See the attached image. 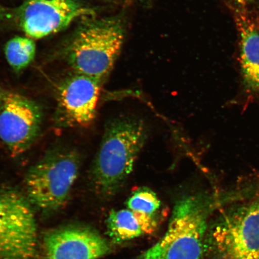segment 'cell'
Returning <instances> with one entry per match:
<instances>
[{
    "mask_svg": "<svg viewBox=\"0 0 259 259\" xmlns=\"http://www.w3.org/2000/svg\"><path fill=\"white\" fill-rule=\"evenodd\" d=\"M210 206L202 195L178 200L166 234L137 259L201 258Z\"/></svg>",
    "mask_w": 259,
    "mask_h": 259,
    "instance_id": "obj_2",
    "label": "cell"
},
{
    "mask_svg": "<svg viewBox=\"0 0 259 259\" xmlns=\"http://www.w3.org/2000/svg\"><path fill=\"white\" fill-rule=\"evenodd\" d=\"M251 197L223 216L211 232L218 259H259V174Z\"/></svg>",
    "mask_w": 259,
    "mask_h": 259,
    "instance_id": "obj_5",
    "label": "cell"
},
{
    "mask_svg": "<svg viewBox=\"0 0 259 259\" xmlns=\"http://www.w3.org/2000/svg\"><path fill=\"white\" fill-rule=\"evenodd\" d=\"M36 47L30 37H15L5 47L6 59L16 71L27 67L34 60Z\"/></svg>",
    "mask_w": 259,
    "mask_h": 259,
    "instance_id": "obj_13",
    "label": "cell"
},
{
    "mask_svg": "<svg viewBox=\"0 0 259 259\" xmlns=\"http://www.w3.org/2000/svg\"><path fill=\"white\" fill-rule=\"evenodd\" d=\"M91 14L92 11L74 0H27L19 8L18 19L28 37L41 38Z\"/></svg>",
    "mask_w": 259,
    "mask_h": 259,
    "instance_id": "obj_9",
    "label": "cell"
},
{
    "mask_svg": "<svg viewBox=\"0 0 259 259\" xmlns=\"http://www.w3.org/2000/svg\"><path fill=\"white\" fill-rule=\"evenodd\" d=\"M80 155L67 148L54 149L30 168L25 177L27 197L44 212L59 209L78 176Z\"/></svg>",
    "mask_w": 259,
    "mask_h": 259,
    "instance_id": "obj_3",
    "label": "cell"
},
{
    "mask_svg": "<svg viewBox=\"0 0 259 259\" xmlns=\"http://www.w3.org/2000/svg\"><path fill=\"white\" fill-rule=\"evenodd\" d=\"M147 138V127L138 118L122 116L107 125L91 171L97 193L109 197L120 189L134 169Z\"/></svg>",
    "mask_w": 259,
    "mask_h": 259,
    "instance_id": "obj_1",
    "label": "cell"
},
{
    "mask_svg": "<svg viewBox=\"0 0 259 259\" xmlns=\"http://www.w3.org/2000/svg\"><path fill=\"white\" fill-rule=\"evenodd\" d=\"M124 29L118 19H106L85 26L74 38L68 61L78 74L102 82L113 67L124 41Z\"/></svg>",
    "mask_w": 259,
    "mask_h": 259,
    "instance_id": "obj_4",
    "label": "cell"
},
{
    "mask_svg": "<svg viewBox=\"0 0 259 259\" xmlns=\"http://www.w3.org/2000/svg\"><path fill=\"white\" fill-rule=\"evenodd\" d=\"M101 83L78 73L65 79L57 94L58 124L66 127L90 125L95 118Z\"/></svg>",
    "mask_w": 259,
    "mask_h": 259,
    "instance_id": "obj_8",
    "label": "cell"
},
{
    "mask_svg": "<svg viewBox=\"0 0 259 259\" xmlns=\"http://www.w3.org/2000/svg\"><path fill=\"white\" fill-rule=\"evenodd\" d=\"M128 209L136 213L154 216L160 207V201L153 191L139 189L132 194L127 202Z\"/></svg>",
    "mask_w": 259,
    "mask_h": 259,
    "instance_id": "obj_14",
    "label": "cell"
},
{
    "mask_svg": "<svg viewBox=\"0 0 259 259\" xmlns=\"http://www.w3.org/2000/svg\"><path fill=\"white\" fill-rule=\"evenodd\" d=\"M240 38V64L243 80L250 92L259 94V27L242 9L234 8Z\"/></svg>",
    "mask_w": 259,
    "mask_h": 259,
    "instance_id": "obj_11",
    "label": "cell"
},
{
    "mask_svg": "<svg viewBox=\"0 0 259 259\" xmlns=\"http://www.w3.org/2000/svg\"><path fill=\"white\" fill-rule=\"evenodd\" d=\"M32 205L15 190L0 189V259H32L37 228Z\"/></svg>",
    "mask_w": 259,
    "mask_h": 259,
    "instance_id": "obj_6",
    "label": "cell"
},
{
    "mask_svg": "<svg viewBox=\"0 0 259 259\" xmlns=\"http://www.w3.org/2000/svg\"><path fill=\"white\" fill-rule=\"evenodd\" d=\"M106 228L109 237L115 243L132 240L144 234L137 217L128 209L110 212Z\"/></svg>",
    "mask_w": 259,
    "mask_h": 259,
    "instance_id": "obj_12",
    "label": "cell"
},
{
    "mask_svg": "<svg viewBox=\"0 0 259 259\" xmlns=\"http://www.w3.org/2000/svg\"><path fill=\"white\" fill-rule=\"evenodd\" d=\"M234 8L243 9L253 3L255 0H228Z\"/></svg>",
    "mask_w": 259,
    "mask_h": 259,
    "instance_id": "obj_15",
    "label": "cell"
},
{
    "mask_svg": "<svg viewBox=\"0 0 259 259\" xmlns=\"http://www.w3.org/2000/svg\"><path fill=\"white\" fill-rule=\"evenodd\" d=\"M42 111L36 103L17 93L3 95L0 139L16 156L28 150L40 131Z\"/></svg>",
    "mask_w": 259,
    "mask_h": 259,
    "instance_id": "obj_7",
    "label": "cell"
},
{
    "mask_svg": "<svg viewBox=\"0 0 259 259\" xmlns=\"http://www.w3.org/2000/svg\"><path fill=\"white\" fill-rule=\"evenodd\" d=\"M48 259H98L110 251L108 242L89 227L70 225L48 232L44 236Z\"/></svg>",
    "mask_w": 259,
    "mask_h": 259,
    "instance_id": "obj_10",
    "label": "cell"
},
{
    "mask_svg": "<svg viewBox=\"0 0 259 259\" xmlns=\"http://www.w3.org/2000/svg\"><path fill=\"white\" fill-rule=\"evenodd\" d=\"M2 99H3V95L0 92V108H1L2 103Z\"/></svg>",
    "mask_w": 259,
    "mask_h": 259,
    "instance_id": "obj_16",
    "label": "cell"
}]
</instances>
